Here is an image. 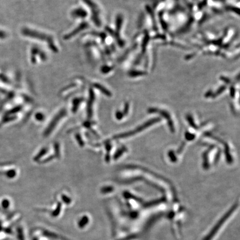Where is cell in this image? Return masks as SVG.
<instances>
[{
    "instance_id": "6da1fadb",
    "label": "cell",
    "mask_w": 240,
    "mask_h": 240,
    "mask_svg": "<svg viewBox=\"0 0 240 240\" xmlns=\"http://www.w3.org/2000/svg\"><path fill=\"white\" fill-rule=\"evenodd\" d=\"M22 33L28 37L38 40L46 42L50 49L54 52H57L59 51V49L55 44L54 38L48 34L29 28H23L22 30Z\"/></svg>"
},
{
    "instance_id": "7a4b0ae2",
    "label": "cell",
    "mask_w": 240,
    "mask_h": 240,
    "mask_svg": "<svg viewBox=\"0 0 240 240\" xmlns=\"http://www.w3.org/2000/svg\"><path fill=\"white\" fill-rule=\"evenodd\" d=\"M84 3L90 8L91 12V19L95 25L100 27L101 26V20L100 18V10L97 5L93 0H82Z\"/></svg>"
},
{
    "instance_id": "3957f363",
    "label": "cell",
    "mask_w": 240,
    "mask_h": 240,
    "mask_svg": "<svg viewBox=\"0 0 240 240\" xmlns=\"http://www.w3.org/2000/svg\"><path fill=\"white\" fill-rule=\"evenodd\" d=\"M89 26V24L87 22H82L76 28H75L72 32L66 34L64 36L65 40H70L75 36L78 33L81 32L83 30H86Z\"/></svg>"
},
{
    "instance_id": "277c9868",
    "label": "cell",
    "mask_w": 240,
    "mask_h": 240,
    "mask_svg": "<svg viewBox=\"0 0 240 240\" xmlns=\"http://www.w3.org/2000/svg\"><path fill=\"white\" fill-rule=\"evenodd\" d=\"M71 16L75 18H85L88 16V13L86 10L82 7L75 8L71 12Z\"/></svg>"
},
{
    "instance_id": "5b68a950",
    "label": "cell",
    "mask_w": 240,
    "mask_h": 240,
    "mask_svg": "<svg viewBox=\"0 0 240 240\" xmlns=\"http://www.w3.org/2000/svg\"><path fill=\"white\" fill-rule=\"evenodd\" d=\"M150 35H149V33H148V31H145V36H144L143 38L142 44H141L142 54H144L146 52V47H147L148 44L150 41Z\"/></svg>"
},
{
    "instance_id": "8992f818",
    "label": "cell",
    "mask_w": 240,
    "mask_h": 240,
    "mask_svg": "<svg viewBox=\"0 0 240 240\" xmlns=\"http://www.w3.org/2000/svg\"><path fill=\"white\" fill-rule=\"evenodd\" d=\"M123 16L122 15H119L116 17V32L117 33H119L121 30L122 28V23H123Z\"/></svg>"
},
{
    "instance_id": "52a82bcc",
    "label": "cell",
    "mask_w": 240,
    "mask_h": 240,
    "mask_svg": "<svg viewBox=\"0 0 240 240\" xmlns=\"http://www.w3.org/2000/svg\"><path fill=\"white\" fill-rule=\"evenodd\" d=\"M128 75L131 77H137L145 76L147 75V72H146L145 71L139 70H131L128 72Z\"/></svg>"
},
{
    "instance_id": "ba28073f",
    "label": "cell",
    "mask_w": 240,
    "mask_h": 240,
    "mask_svg": "<svg viewBox=\"0 0 240 240\" xmlns=\"http://www.w3.org/2000/svg\"><path fill=\"white\" fill-rule=\"evenodd\" d=\"M146 11H148V14L150 15V16L151 17V18H152L154 28L155 29L156 28V30H157V25H156L155 20V15H154L153 11H152V10L151 9V8L149 6H146Z\"/></svg>"
},
{
    "instance_id": "9c48e42d",
    "label": "cell",
    "mask_w": 240,
    "mask_h": 240,
    "mask_svg": "<svg viewBox=\"0 0 240 240\" xmlns=\"http://www.w3.org/2000/svg\"><path fill=\"white\" fill-rule=\"evenodd\" d=\"M225 9L227 11H231L234 12L236 14L239 15L240 13V10L238 7H236L235 6H226L225 7Z\"/></svg>"
},
{
    "instance_id": "30bf717a",
    "label": "cell",
    "mask_w": 240,
    "mask_h": 240,
    "mask_svg": "<svg viewBox=\"0 0 240 240\" xmlns=\"http://www.w3.org/2000/svg\"><path fill=\"white\" fill-rule=\"evenodd\" d=\"M113 70V67L108 66H104L101 67V71L103 73H108L110 71Z\"/></svg>"
},
{
    "instance_id": "8fae6325",
    "label": "cell",
    "mask_w": 240,
    "mask_h": 240,
    "mask_svg": "<svg viewBox=\"0 0 240 240\" xmlns=\"http://www.w3.org/2000/svg\"><path fill=\"white\" fill-rule=\"evenodd\" d=\"M226 89V86H221V88H220L219 89H218V91L216 92V93L215 94V95H214V97H216V96H217V95H218L219 94H220V93L222 92L223 91H224V90Z\"/></svg>"
},
{
    "instance_id": "7c38bea8",
    "label": "cell",
    "mask_w": 240,
    "mask_h": 240,
    "mask_svg": "<svg viewBox=\"0 0 240 240\" xmlns=\"http://www.w3.org/2000/svg\"><path fill=\"white\" fill-rule=\"evenodd\" d=\"M220 79L221 80V81H224V82H225V83H227V84L231 83V80H229V78H227V77H226L222 76L220 77Z\"/></svg>"
},
{
    "instance_id": "4fadbf2b",
    "label": "cell",
    "mask_w": 240,
    "mask_h": 240,
    "mask_svg": "<svg viewBox=\"0 0 240 240\" xmlns=\"http://www.w3.org/2000/svg\"><path fill=\"white\" fill-rule=\"evenodd\" d=\"M154 38H160V39H162V40H164L165 38H166V37H165V36L164 35H157V36H155L154 37Z\"/></svg>"
},
{
    "instance_id": "5bb4252c",
    "label": "cell",
    "mask_w": 240,
    "mask_h": 240,
    "mask_svg": "<svg viewBox=\"0 0 240 240\" xmlns=\"http://www.w3.org/2000/svg\"><path fill=\"white\" fill-rule=\"evenodd\" d=\"M195 56V54H190V55H187L185 57V60H188L192 59V57H193Z\"/></svg>"
},
{
    "instance_id": "9a60e30c",
    "label": "cell",
    "mask_w": 240,
    "mask_h": 240,
    "mask_svg": "<svg viewBox=\"0 0 240 240\" xmlns=\"http://www.w3.org/2000/svg\"><path fill=\"white\" fill-rule=\"evenodd\" d=\"M6 34L5 32H4L1 31H0V38H5L6 37Z\"/></svg>"
},
{
    "instance_id": "2e32d148",
    "label": "cell",
    "mask_w": 240,
    "mask_h": 240,
    "mask_svg": "<svg viewBox=\"0 0 240 240\" xmlns=\"http://www.w3.org/2000/svg\"><path fill=\"white\" fill-rule=\"evenodd\" d=\"M213 1H219V2H224L226 1V0H213Z\"/></svg>"
}]
</instances>
